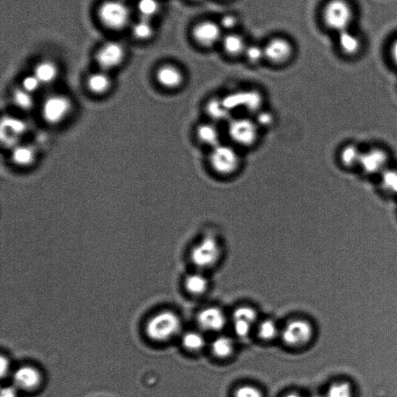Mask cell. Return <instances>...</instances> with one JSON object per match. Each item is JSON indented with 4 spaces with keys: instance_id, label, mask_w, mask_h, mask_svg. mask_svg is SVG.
<instances>
[{
    "instance_id": "obj_36",
    "label": "cell",
    "mask_w": 397,
    "mask_h": 397,
    "mask_svg": "<svg viewBox=\"0 0 397 397\" xmlns=\"http://www.w3.org/2000/svg\"><path fill=\"white\" fill-rule=\"evenodd\" d=\"M2 126V128H6V131L9 130L14 135L23 134L26 128L23 121L14 119H7L4 121Z\"/></svg>"
},
{
    "instance_id": "obj_9",
    "label": "cell",
    "mask_w": 397,
    "mask_h": 397,
    "mask_svg": "<svg viewBox=\"0 0 397 397\" xmlns=\"http://www.w3.org/2000/svg\"><path fill=\"white\" fill-rule=\"evenodd\" d=\"M264 51L266 60L275 65H282L290 60L293 47L288 39L274 38L267 43Z\"/></svg>"
},
{
    "instance_id": "obj_35",
    "label": "cell",
    "mask_w": 397,
    "mask_h": 397,
    "mask_svg": "<svg viewBox=\"0 0 397 397\" xmlns=\"http://www.w3.org/2000/svg\"><path fill=\"white\" fill-rule=\"evenodd\" d=\"M235 334L241 338H246L252 332L253 323L245 320L233 319Z\"/></svg>"
},
{
    "instance_id": "obj_3",
    "label": "cell",
    "mask_w": 397,
    "mask_h": 397,
    "mask_svg": "<svg viewBox=\"0 0 397 397\" xmlns=\"http://www.w3.org/2000/svg\"><path fill=\"white\" fill-rule=\"evenodd\" d=\"M213 170L223 176H231L238 170L241 159L233 147L219 144L213 149L210 156Z\"/></svg>"
},
{
    "instance_id": "obj_27",
    "label": "cell",
    "mask_w": 397,
    "mask_h": 397,
    "mask_svg": "<svg viewBox=\"0 0 397 397\" xmlns=\"http://www.w3.org/2000/svg\"><path fill=\"white\" fill-rule=\"evenodd\" d=\"M160 6L158 0H140L137 10L142 18L150 20L159 13Z\"/></svg>"
},
{
    "instance_id": "obj_38",
    "label": "cell",
    "mask_w": 397,
    "mask_h": 397,
    "mask_svg": "<svg viewBox=\"0 0 397 397\" xmlns=\"http://www.w3.org/2000/svg\"><path fill=\"white\" fill-rule=\"evenodd\" d=\"M219 25L223 29V31L227 32H233L232 31L238 25V19L233 14H227L218 22Z\"/></svg>"
},
{
    "instance_id": "obj_28",
    "label": "cell",
    "mask_w": 397,
    "mask_h": 397,
    "mask_svg": "<svg viewBox=\"0 0 397 397\" xmlns=\"http://www.w3.org/2000/svg\"><path fill=\"white\" fill-rule=\"evenodd\" d=\"M328 397H353V388L349 382H338L330 386Z\"/></svg>"
},
{
    "instance_id": "obj_5",
    "label": "cell",
    "mask_w": 397,
    "mask_h": 397,
    "mask_svg": "<svg viewBox=\"0 0 397 397\" xmlns=\"http://www.w3.org/2000/svg\"><path fill=\"white\" fill-rule=\"evenodd\" d=\"M313 327L304 320H293L285 325L282 332L283 342L292 348L303 347L312 339Z\"/></svg>"
},
{
    "instance_id": "obj_25",
    "label": "cell",
    "mask_w": 397,
    "mask_h": 397,
    "mask_svg": "<svg viewBox=\"0 0 397 397\" xmlns=\"http://www.w3.org/2000/svg\"><path fill=\"white\" fill-rule=\"evenodd\" d=\"M183 347L191 351L201 350L206 344L204 337L196 332H189L182 336Z\"/></svg>"
},
{
    "instance_id": "obj_41",
    "label": "cell",
    "mask_w": 397,
    "mask_h": 397,
    "mask_svg": "<svg viewBox=\"0 0 397 397\" xmlns=\"http://www.w3.org/2000/svg\"><path fill=\"white\" fill-rule=\"evenodd\" d=\"M10 369V363L8 360L5 357L2 356L1 358V374L2 376H5V375L8 372Z\"/></svg>"
},
{
    "instance_id": "obj_42",
    "label": "cell",
    "mask_w": 397,
    "mask_h": 397,
    "mask_svg": "<svg viewBox=\"0 0 397 397\" xmlns=\"http://www.w3.org/2000/svg\"><path fill=\"white\" fill-rule=\"evenodd\" d=\"M391 56L393 60L397 65V39L393 43L391 48Z\"/></svg>"
},
{
    "instance_id": "obj_2",
    "label": "cell",
    "mask_w": 397,
    "mask_h": 397,
    "mask_svg": "<svg viewBox=\"0 0 397 397\" xmlns=\"http://www.w3.org/2000/svg\"><path fill=\"white\" fill-rule=\"evenodd\" d=\"M353 17L354 12L347 0H330L323 11L326 27L337 34L349 30Z\"/></svg>"
},
{
    "instance_id": "obj_4",
    "label": "cell",
    "mask_w": 397,
    "mask_h": 397,
    "mask_svg": "<svg viewBox=\"0 0 397 397\" xmlns=\"http://www.w3.org/2000/svg\"><path fill=\"white\" fill-rule=\"evenodd\" d=\"M102 24L113 30H120L128 23L130 11L121 0H108L102 4L99 11Z\"/></svg>"
},
{
    "instance_id": "obj_29",
    "label": "cell",
    "mask_w": 397,
    "mask_h": 397,
    "mask_svg": "<svg viewBox=\"0 0 397 397\" xmlns=\"http://www.w3.org/2000/svg\"><path fill=\"white\" fill-rule=\"evenodd\" d=\"M133 34L139 40H146L152 38L154 29L149 20L142 18L133 27Z\"/></svg>"
},
{
    "instance_id": "obj_37",
    "label": "cell",
    "mask_w": 397,
    "mask_h": 397,
    "mask_svg": "<svg viewBox=\"0 0 397 397\" xmlns=\"http://www.w3.org/2000/svg\"><path fill=\"white\" fill-rule=\"evenodd\" d=\"M235 397H263L258 388L253 386H242L235 391Z\"/></svg>"
},
{
    "instance_id": "obj_40",
    "label": "cell",
    "mask_w": 397,
    "mask_h": 397,
    "mask_svg": "<svg viewBox=\"0 0 397 397\" xmlns=\"http://www.w3.org/2000/svg\"><path fill=\"white\" fill-rule=\"evenodd\" d=\"M16 386H6L2 389L1 397H17Z\"/></svg>"
},
{
    "instance_id": "obj_10",
    "label": "cell",
    "mask_w": 397,
    "mask_h": 397,
    "mask_svg": "<svg viewBox=\"0 0 397 397\" xmlns=\"http://www.w3.org/2000/svg\"><path fill=\"white\" fill-rule=\"evenodd\" d=\"M388 161L389 156L385 150L375 148L363 153L359 166L367 174H382L387 169Z\"/></svg>"
},
{
    "instance_id": "obj_33",
    "label": "cell",
    "mask_w": 397,
    "mask_h": 397,
    "mask_svg": "<svg viewBox=\"0 0 397 397\" xmlns=\"http://www.w3.org/2000/svg\"><path fill=\"white\" fill-rule=\"evenodd\" d=\"M13 100L17 106L21 109H28L33 106L32 93L25 91L24 89H19L14 92Z\"/></svg>"
},
{
    "instance_id": "obj_22",
    "label": "cell",
    "mask_w": 397,
    "mask_h": 397,
    "mask_svg": "<svg viewBox=\"0 0 397 397\" xmlns=\"http://www.w3.org/2000/svg\"><path fill=\"white\" fill-rule=\"evenodd\" d=\"M363 152L354 144L344 146L340 153L341 163L345 167H353L359 165Z\"/></svg>"
},
{
    "instance_id": "obj_1",
    "label": "cell",
    "mask_w": 397,
    "mask_h": 397,
    "mask_svg": "<svg viewBox=\"0 0 397 397\" xmlns=\"http://www.w3.org/2000/svg\"><path fill=\"white\" fill-rule=\"evenodd\" d=\"M182 328L181 320L171 311L161 312L149 321L146 332L151 339L165 342L178 335Z\"/></svg>"
},
{
    "instance_id": "obj_12",
    "label": "cell",
    "mask_w": 397,
    "mask_h": 397,
    "mask_svg": "<svg viewBox=\"0 0 397 397\" xmlns=\"http://www.w3.org/2000/svg\"><path fill=\"white\" fill-rule=\"evenodd\" d=\"M124 50L121 43L109 42L102 46L97 55V61L102 69H112L123 61Z\"/></svg>"
},
{
    "instance_id": "obj_23",
    "label": "cell",
    "mask_w": 397,
    "mask_h": 397,
    "mask_svg": "<svg viewBox=\"0 0 397 397\" xmlns=\"http://www.w3.org/2000/svg\"><path fill=\"white\" fill-rule=\"evenodd\" d=\"M88 87L90 91L97 94L107 92L110 86L109 76L104 72H97L88 79Z\"/></svg>"
},
{
    "instance_id": "obj_44",
    "label": "cell",
    "mask_w": 397,
    "mask_h": 397,
    "mask_svg": "<svg viewBox=\"0 0 397 397\" xmlns=\"http://www.w3.org/2000/svg\"><path fill=\"white\" fill-rule=\"evenodd\" d=\"M192 1H194V2H201V1H203V0H192Z\"/></svg>"
},
{
    "instance_id": "obj_13",
    "label": "cell",
    "mask_w": 397,
    "mask_h": 397,
    "mask_svg": "<svg viewBox=\"0 0 397 397\" xmlns=\"http://www.w3.org/2000/svg\"><path fill=\"white\" fill-rule=\"evenodd\" d=\"M197 321L201 328L212 332L223 330L227 323L225 314L215 307H208L201 311L198 314Z\"/></svg>"
},
{
    "instance_id": "obj_16",
    "label": "cell",
    "mask_w": 397,
    "mask_h": 397,
    "mask_svg": "<svg viewBox=\"0 0 397 397\" xmlns=\"http://www.w3.org/2000/svg\"><path fill=\"white\" fill-rule=\"evenodd\" d=\"M224 53L232 58L244 55L248 46L243 36L239 34L229 32L224 35L222 42Z\"/></svg>"
},
{
    "instance_id": "obj_30",
    "label": "cell",
    "mask_w": 397,
    "mask_h": 397,
    "mask_svg": "<svg viewBox=\"0 0 397 397\" xmlns=\"http://www.w3.org/2000/svg\"><path fill=\"white\" fill-rule=\"evenodd\" d=\"M244 55L247 62L252 65L260 64L262 61L266 60L264 47L256 45V43L248 45L245 49Z\"/></svg>"
},
{
    "instance_id": "obj_21",
    "label": "cell",
    "mask_w": 397,
    "mask_h": 397,
    "mask_svg": "<svg viewBox=\"0 0 397 397\" xmlns=\"http://www.w3.org/2000/svg\"><path fill=\"white\" fill-rule=\"evenodd\" d=\"M197 137L206 145L213 146L215 148L219 145V130L215 125L210 123L201 125L197 130Z\"/></svg>"
},
{
    "instance_id": "obj_8",
    "label": "cell",
    "mask_w": 397,
    "mask_h": 397,
    "mask_svg": "<svg viewBox=\"0 0 397 397\" xmlns=\"http://www.w3.org/2000/svg\"><path fill=\"white\" fill-rule=\"evenodd\" d=\"M192 36L197 45L209 48L222 42L224 36L223 29L217 22L203 20L194 26Z\"/></svg>"
},
{
    "instance_id": "obj_20",
    "label": "cell",
    "mask_w": 397,
    "mask_h": 397,
    "mask_svg": "<svg viewBox=\"0 0 397 397\" xmlns=\"http://www.w3.org/2000/svg\"><path fill=\"white\" fill-rule=\"evenodd\" d=\"M185 285L189 293L193 295H201L208 288V281L202 274H194L187 276Z\"/></svg>"
},
{
    "instance_id": "obj_43",
    "label": "cell",
    "mask_w": 397,
    "mask_h": 397,
    "mask_svg": "<svg viewBox=\"0 0 397 397\" xmlns=\"http://www.w3.org/2000/svg\"><path fill=\"white\" fill-rule=\"evenodd\" d=\"M285 397H303V396H301L297 393H290L288 394V396H285Z\"/></svg>"
},
{
    "instance_id": "obj_15",
    "label": "cell",
    "mask_w": 397,
    "mask_h": 397,
    "mask_svg": "<svg viewBox=\"0 0 397 397\" xmlns=\"http://www.w3.org/2000/svg\"><path fill=\"white\" fill-rule=\"evenodd\" d=\"M159 83L167 89H177L184 81L182 72L180 69L171 65L161 67L157 72Z\"/></svg>"
},
{
    "instance_id": "obj_6",
    "label": "cell",
    "mask_w": 397,
    "mask_h": 397,
    "mask_svg": "<svg viewBox=\"0 0 397 397\" xmlns=\"http://www.w3.org/2000/svg\"><path fill=\"white\" fill-rule=\"evenodd\" d=\"M220 248L217 241L211 237L205 238L198 243L191 253V259L195 266L200 269H208L218 262Z\"/></svg>"
},
{
    "instance_id": "obj_17",
    "label": "cell",
    "mask_w": 397,
    "mask_h": 397,
    "mask_svg": "<svg viewBox=\"0 0 397 397\" xmlns=\"http://www.w3.org/2000/svg\"><path fill=\"white\" fill-rule=\"evenodd\" d=\"M338 46L344 55L349 56L356 55L361 49V40L350 30L338 33Z\"/></svg>"
},
{
    "instance_id": "obj_19",
    "label": "cell",
    "mask_w": 397,
    "mask_h": 397,
    "mask_svg": "<svg viewBox=\"0 0 397 397\" xmlns=\"http://www.w3.org/2000/svg\"><path fill=\"white\" fill-rule=\"evenodd\" d=\"M58 69L51 62H42L36 66L34 76L39 79L41 84H49L56 79Z\"/></svg>"
},
{
    "instance_id": "obj_24",
    "label": "cell",
    "mask_w": 397,
    "mask_h": 397,
    "mask_svg": "<svg viewBox=\"0 0 397 397\" xmlns=\"http://www.w3.org/2000/svg\"><path fill=\"white\" fill-rule=\"evenodd\" d=\"M13 160L19 166H25L33 163L35 152L32 146L20 145L13 152Z\"/></svg>"
},
{
    "instance_id": "obj_34",
    "label": "cell",
    "mask_w": 397,
    "mask_h": 397,
    "mask_svg": "<svg viewBox=\"0 0 397 397\" xmlns=\"http://www.w3.org/2000/svg\"><path fill=\"white\" fill-rule=\"evenodd\" d=\"M233 319H242L251 322L255 325L258 315L255 309L248 306H242L236 309L233 314Z\"/></svg>"
},
{
    "instance_id": "obj_31",
    "label": "cell",
    "mask_w": 397,
    "mask_h": 397,
    "mask_svg": "<svg viewBox=\"0 0 397 397\" xmlns=\"http://www.w3.org/2000/svg\"><path fill=\"white\" fill-rule=\"evenodd\" d=\"M382 187L386 192L397 194V171L386 169L382 173Z\"/></svg>"
},
{
    "instance_id": "obj_18",
    "label": "cell",
    "mask_w": 397,
    "mask_h": 397,
    "mask_svg": "<svg viewBox=\"0 0 397 397\" xmlns=\"http://www.w3.org/2000/svg\"><path fill=\"white\" fill-rule=\"evenodd\" d=\"M214 354L220 358L231 356L234 351V342L229 336H219L211 344Z\"/></svg>"
},
{
    "instance_id": "obj_14",
    "label": "cell",
    "mask_w": 397,
    "mask_h": 397,
    "mask_svg": "<svg viewBox=\"0 0 397 397\" xmlns=\"http://www.w3.org/2000/svg\"><path fill=\"white\" fill-rule=\"evenodd\" d=\"M13 384L24 391H31L40 384L41 377L39 372L32 366L19 368L13 374Z\"/></svg>"
},
{
    "instance_id": "obj_7",
    "label": "cell",
    "mask_w": 397,
    "mask_h": 397,
    "mask_svg": "<svg viewBox=\"0 0 397 397\" xmlns=\"http://www.w3.org/2000/svg\"><path fill=\"white\" fill-rule=\"evenodd\" d=\"M258 127L248 119H237L229 123V134L232 141L244 147L253 145L258 139Z\"/></svg>"
},
{
    "instance_id": "obj_39",
    "label": "cell",
    "mask_w": 397,
    "mask_h": 397,
    "mask_svg": "<svg viewBox=\"0 0 397 397\" xmlns=\"http://www.w3.org/2000/svg\"><path fill=\"white\" fill-rule=\"evenodd\" d=\"M41 83L34 75L25 77L22 82V89L32 93L39 89Z\"/></svg>"
},
{
    "instance_id": "obj_45",
    "label": "cell",
    "mask_w": 397,
    "mask_h": 397,
    "mask_svg": "<svg viewBox=\"0 0 397 397\" xmlns=\"http://www.w3.org/2000/svg\"><path fill=\"white\" fill-rule=\"evenodd\" d=\"M312 397H321V396H312Z\"/></svg>"
},
{
    "instance_id": "obj_11",
    "label": "cell",
    "mask_w": 397,
    "mask_h": 397,
    "mask_svg": "<svg viewBox=\"0 0 397 397\" xmlns=\"http://www.w3.org/2000/svg\"><path fill=\"white\" fill-rule=\"evenodd\" d=\"M69 100L63 95H55L49 97L43 107V115L51 123L62 121L70 109Z\"/></svg>"
},
{
    "instance_id": "obj_32",
    "label": "cell",
    "mask_w": 397,
    "mask_h": 397,
    "mask_svg": "<svg viewBox=\"0 0 397 397\" xmlns=\"http://www.w3.org/2000/svg\"><path fill=\"white\" fill-rule=\"evenodd\" d=\"M208 107V113L213 119L217 121L225 119L227 107L224 101L212 100Z\"/></svg>"
},
{
    "instance_id": "obj_26",
    "label": "cell",
    "mask_w": 397,
    "mask_h": 397,
    "mask_svg": "<svg viewBox=\"0 0 397 397\" xmlns=\"http://www.w3.org/2000/svg\"><path fill=\"white\" fill-rule=\"evenodd\" d=\"M278 335L276 323L271 320L263 321L258 327V335L263 341H271Z\"/></svg>"
}]
</instances>
